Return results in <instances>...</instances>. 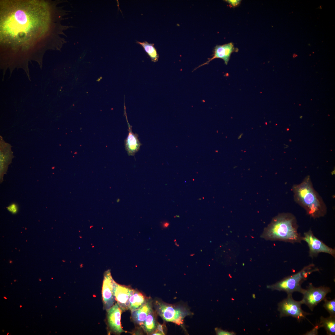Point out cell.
<instances>
[{"mask_svg":"<svg viewBox=\"0 0 335 335\" xmlns=\"http://www.w3.org/2000/svg\"><path fill=\"white\" fill-rule=\"evenodd\" d=\"M164 324H161L159 323L157 324V326L156 330L154 332H156L159 333L160 335H164L165 333L164 330Z\"/></svg>","mask_w":335,"mask_h":335,"instance_id":"cell-23","label":"cell"},{"mask_svg":"<svg viewBox=\"0 0 335 335\" xmlns=\"http://www.w3.org/2000/svg\"><path fill=\"white\" fill-rule=\"evenodd\" d=\"M7 210L13 214H15L18 211V207L16 204L13 203L7 207Z\"/></svg>","mask_w":335,"mask_h":335,"instance_id":"cell-21","label":"cell"},{"mask_svg":"<svg viewBox=\"0 0 335 335\" xmlns=\"http://www.w3.org/2000/svg\"><path fill=\"white\" fill-rule=\"evenodd\" d=\"M215 330L216 334L218 335H234L236 334V333L234 332L224 330L218 328H216L215 329Z\"/></svg>","mask_w":335,"mask_h":335,"instance_id":"cell-20","label":"cell"},{"mask_svg":"<svg viewBox=\"0 0 335 335\" xmlns=\"http://www.w3.org/2000/svg\"><path fill=\"white\" fill-rule=\"evenodd\" d=\"M319 328L318 324H316L313 329L309 332H307L305 335H317L318 334V330Z\"/></svg>","mask_w":335,"mask_h":335,"instance_id":"cell-24","label":"cell"},{"mask_svg":"<svg viewBox=\"0 0 335 335\" xmlns=\"http://www.w3.org/2000/svg\"><path fill=\"white\" fill-rule=\"evenodd\" d=\"M4 298H5V299H7V298L6 297H4Z\"/></svg>","mask_w":335,"mask_h":335,"instance_id":"cell-25","label":"cell"},{"mask_svg":"<svg viewBox=\"0 0 335 335\" xmlns=\"http://www.w3.org/2000/svg\"><path fill=\"white\" fill-rule=\"evenodd\" d=\"M302 304L301 300L297 301L294 300L292 293L287 294L286 298L278 304V310L280 313V317L290 316L296 318L300 322L306 318L307 315L310 314L302 309L301 306Z\"/></svg>","mask_w":335,"mask_h":335,"instance_id":"cell-6","label":"cell"},{"mask_svg":"<svg viewBox=\"0 0 335 335\" xmlns=\"http://www.w3.org/2000/svg\"><path fill=\"white\" fill-rule=\"evenodd\" d=\"M156 323L153 309L147 315L143 324L141 326L148 334H152L156 330Z\"/></svg>","mask_w":335,"mask_h":335,"instance_id":"cell-17","label":"cell"},{"mask_svg":"<svg viewBox=\"0 0 335 335\" xmlns=\"http://www.w3.org/2000/svg\"><path fill=\"white\" fill-rule=\"evenodd\" d=\"M302 240L305 241L309 248V257L313 258L317 256L320 253H325L335 256V249L326 245L316 237L310 229L304 233Z\"/></svg>","mask_w":335,"mask_h":335,"instance_id":"cell-8","label":"cell"},{"mask_svg":"<svg viewBox=\"0 0 335 335\" xmlns=\"http://www.w3.org/2000/svg\"><path fill=\"white\" fill-rule=\"evenodd\" d=\"M152 310L151 302L149 299L146 303L140 308L132 312V317L137 324L142 326L147 315Z\"/></svg>","mask_w":335,"mask_h":335,"instance_id":"cell-14","label":"cell"},{"mask_svg":"<svg viewBox=\"0 0 335 335\" xmlns=\"http://www.w3.org/2000/svg\"><path fill=\"white\" fill-rule=\"evenodd\" d=\"M292 190L295 201L311 217L317 218L326 214V205L313 187L309 176L306 177L300 183L294 184Z\"/></svg>","mask_w":335,"mask_h":335,"instance_id":"cell-3","label":"cell"},{"mask_svg":"<svg viewBox=\"0 0 335 335\" xmlns=\"http://www.w3.org/2000/svg\"><path fill=\"white\" fill-rule=\"evenodd\" d=\"M128 133L125 140V148L128 155L132 156L139 150L141 144L138 139V135L132 132V127L128 122Z\"/></svg>","mask_w":335,"mask_h":335,"instance_id":"cell-13","label":"cell"},{"mask_svg":"<svg viewBox=\"0 0 335 335\" xmlns=\"http://www.w3.org/2000/svg\"><path fill=\"white\" fill-rule=\"evenodd\" d=\"M63 0H3L0 2L1 53L27 54L47 50L60 51L66 42L60 35L71 11L58 7Z\"/></svg>","mask_w":335,"mask_h":335,"instance_id":"cell-1","label":"cell"},{"mask_svg":"<svg viewBox=\"0 0 335 335\" xmlns=\"http://www.w3.org/2000/svg\"><path fill=\"white\" fill-rule=\"evenodd\" d=\"M20 307H22V306H21V305H20Z\"/></svg>","mask_w":335,"mask_h":335,"instance_id":"cell-26","label":"cell"},{"mask_svg":"<svg viewBox=\"0 0 335 335\" xmlns=\"http://www.w3.org/2000/svg\"><path fill=\"white\" fill-rule=\"evenodd\" d=\"M320 322L318 324L319 328L324 327L328 335L335 334V316H330L324 318L322 316L320 317Z\"/></svg>","mask_w":335,"mask_h":335,"instance_id":"cell-16","label":"cell"},{"mask_svg":"<svg viewBox=\"0 0 335 335\" xmlns=\"http://www.w3.org/2000/svg\"><path fill=\"white\" fill-rule=\"evenodd\" d=\"M324 307L328 312L330 316H335V299L328 300L325 298Z\"/></svg>","mask_w":335,"mask_h":335,"instance_id":"cell-19","label":"cell"},{"mask_svg":"<svg viewBox=\"0 0 335 335\" xmlns=\"http://www.w3.org/2000/svg\"><path fill=\"white\" fill-rule=\"evenodd\" d=\"M148 299L140 292L132 289L129 300V309L132 312L140 308L146 303Z\"/></svg>","mask_w":335,"mask_h":335,"instance_id":"cell-15","label":"cell"},{"mask_svg":"<svg viewBox=\"0 0 335 335\" xmlns=\"http://www.w3.org/2000/svg\"><path fill=\"white\" fill-rule=\"evenodd\" d=\"M115 283L112 278L110 271H105L104 274L102 295L104 308L106 310L114 305L115 301L114 295Z\"/></svg>","mask_w":335,"mask_h":335,"instance_id":"cell-9","label":"cell"},{"mask_svg":"<svg viewBox=\"0 0 335 335\" xmlns=\"http://www.w3.org/2000/svg\"><path fill=\"white\" fill-rule=\"evenodd\" d=\"M136 43L141 45L151 59L152 61L156 62L158 61L159 55L154 46V43H149L145 41L140 42L136 41Z\"/></svg>","mask_w":335,"mask_h":335,"instance_id":"cell-18","label":"cell"},{"mask_svg":"<svg viewBox=\"0 0 335 335\" xmlns=\"http://www.w3.org/2000/svg\"><path fill=\"white\" fill-rule=\"evenodd\" d=\"M225 1L228 2L231 7H235L239 5L241 1L240 0H225Z\"/></svg>","mask_w":335,"mask_h":335,"instance_id":"cell-22","label":"cell"},{"mask_svg":"<svg viewBox=\"0 0 335 335\" xmlns=\"http://www.w3.org/2000/svg\"><path fill=\"white\" fill-rule=\"evenodd\" d=\"M154 307L157 313L164 320L178 325L182 324L185 317L192 314L186 306L181 305L169 304L157 300L155 302Z\"/></svg>","mask_w":335,"mask_h":335,"instance_id":"cell-5","label":"cell"},{"mask_svg":"<svg viewBox=\"0 0 335 335\" xmlns=\"http://www.w3.org/2000/svg\"><path fill=\"white\" fill-rule=\"evenodd\" d=\"M298 227L296 218L293 214L282 213L272 219L261 236L266 240L301 243L302 236L298 231Z\"/></svg>","mask_w":335,"mask_h":335,"instance_id":"cell-2","label":"cell"},{"mask_svg":"<svg viewBox=\"0 0 335 335\" xmlns=\"http://www.w3.org/2000/svg\"><path fill=\"white\" fill-rule=\"evenodd\" d=\"M238 51V49L235 47L233 43L232 42L222 45H217L214 48L212 57L209 59L205 63L198 66L196 69L208 64L210 61L216 58L223 59L225 63L227 65L231 54L234 52H237Z\"/></svg>","mask_w":335,"mask_h":335,"instance_id":"cell-11","label":"cell"},{"mask_svg":"<svg viewBox=\"0 0 335 335\" xmlns=\"http://www.w3.org/2000/svg\"><path fill=\"white\" fill-rule=\"evenodd\" d=\"M132 288L128 287L115 283L114 295L115 300L122 311L129 309V298Z\"/></svg>","mask_w":335,"mask_h":335,"instance_id":"cell-12","label":"cell"},{"mask_svg":"<svg viewBox=\"0 0 335 335\" xmlns=\"http://www.w3.org/2000/svg\"><path fill=\"white\" fill-rule=\"evenodd\" d=\"M313 264L304 267L297 273L286 277L276 283L267 286L268 288L272 290H276L286 292L287 294L295 292L302 293L305 289L302 288V284L307 279L308 275L314 271H319Z\"/></svg>","mask_w":335,"mask_h":335,"instance_id":"cell-4","label":"cell"},{"mask_svg":"<svg viewBox=\"0 0 335 335\" xmlns=\"http://www.w3.org/2000/svg\"><path fill=\"white\" fill-rule=\"evenodd\" d=\"M106 311L107 322L109 332L117 334L126 332L123 329L121 323L123 311L117 303Z\"/></svg>","mask_w":335,"mask_h":335,"instance_id":"cell-10","label":"cell"},{"mask_svg":"<svg viewBox=\"0 0 335 335\" xmlns=\"http://www.w3.org/2000/svg\"><path fill=\"white\" fill-rule=\"evenodd\" d=\"M331 292V290L328 287H315L310 283L302 294L303 297L301 301L303 304L307 306L311 310L313 311L314 308L324 300L327 294Z\"/></svg>","mask_w":335,"mask_h":335,"instance_id":"cell-7","label":"cell"}]
</instances>
